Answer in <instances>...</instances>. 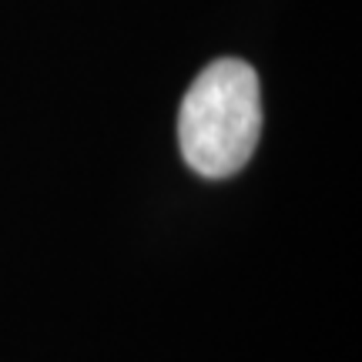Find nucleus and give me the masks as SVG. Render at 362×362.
I'll list each match as a JSON object with an SVG mask.
<instances>
[{"instance_id":"obj_1","label":"nucleus","mask_w":362,"mask_h":362,"mask_svg":"<svg viewBox=\"0 0 362 362\" xmlns=\"http://www.w3.org/2000/svg\"><path fill=\"white\" fill-rule=\"evenodd\" d=\"M262 138V84L248 61L218 57L194 78L181 101V158L202 178H232Z\"/></svg>"}]
</instances>
